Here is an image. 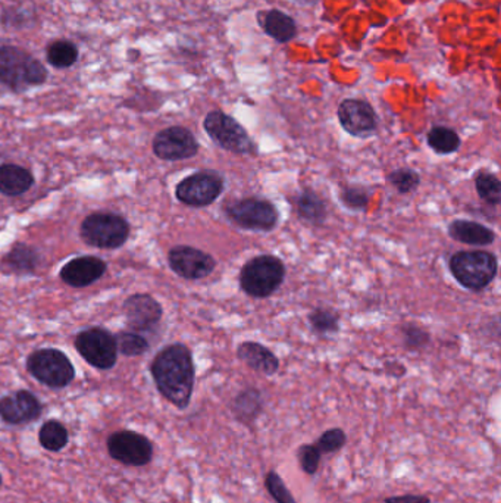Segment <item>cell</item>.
I'll return each mask as SVG.
<instances>
[{
    "label": "cell",
    "mask_w": 501,
    "mask_h": 503,
    "mask_svg": "<svg viewBox=\"0 0 501 503\" xmlns=\"http://www.w3.org/2000/svg\"><path fill=\"white\" fill-rule=\"evenodd\" d=\"M48 69L22 49L0 45V85L15 93L45 85Z\"/></svg>",
    "instance_id": "obj_2"
},
{
    "label": "cell",
    "mask_w": 501,
    "mask_h": 503,
    "mask_svg": "<svg viewBox=\"0 0 501 503\" xmlns=\"http://www.w3.org/2000/svg\"><path fill=\"white\" fill-rule=\"evenodd\" d=\"M106 271V264L94 256H81L65 264L60 278L71 287H87L96 282Z\"/></svg>",
    "instance_id": "obj_17"
},
{
    "label": "cell",
    "mask_w": 501,
    "mask_h": 503,
    "mask_svg": "<svg viewBox=\"0 0 501 503\" xmlns=\"http://www.w3.org/2000/svg\"><path fill=\"white\" fill-rule=\"evenodd\" d=\"M285 266L273 255L250 259L240 273V287L252 298L264 299L275 293L284 282Z\"/></svg>",
    "instance_id": "obj_3"
},
{
    "label": "cell",
    "mask_w": 501,
    "mask_h": 503,
    "mask_svg": "<svg viewBox=\"0 0 501 503\" xmlns=\"http://www.w3.org/2000/svg\"><path fill=\"white\" fill-rule=\"evenodd\" d=\"M152 375L169 402L181 409L187 408L194 387V364L189 347L180 343L165 347L153 361Z\"/></svg>",
    "instance_id": "obj_1"
},
{
    "label": "cell",
    "mask_w": 501,
    "mask_h": 503,
    "mask_svg": "<svg viewBox=\"0 0 501 503\" xmlns=\"http://www.w3.org/2000/svg\"><path fill=\"white\" fill-rule=\"evenodd\" d=\"M262 398L261 393L257 391H246L241 393L236 400L237 414L243 418H253L256 417L257 412L261 411Z\"/></svg>",
    "instance_id": "obj_31"
},
{
    "label": "cell",
    "mask_w": 501,
    "mask_h": 503,
    "mask_svg": "<svg viewBox=\"0 0 501 503\" xmlns=\"http://www.w3.org/2000/svg\"><path fill=\"white\" fill-rule=\"evenodd\" d=\"M265 486L269 493L278 503H297L289 489L285 488L284 481L275 472H269L265 477Z\"/></svg>",
    "instance_id": "obj_33"
},
{
    "label": "cell",
    "mask_w": 501,
    "mask_h": 503,
    "mask_svg": "<svg viewBox=\"0 0 501 503\" xmlns=\"http://www.w3.org/2000/svg\"><path fill=\"white\" fill-rule=\"evenodd\" d=\"M76 351L99 370H109L117 363V340L103 328H89L81 331L76 338Z\"/></svg>",
    "instance_id": "obj_9"
},
{
    "label": "cell",
    "mask_w": 501,
    "mask_h": 503,
    "mask_svg": "<svg viewBox=\"0 0 501 503\" xmlns=\"http://www.w3.org/2000/svg\"><path fill=\"white\" fill-rule=\"evenodd\" d=\"M117 340L118 351L121 354L127 355V356H139V355L145 354L148 349V343L143 336L136 335V333H121Z\"/></svg>",
    "instance_id": "obj_30"
},
{
    "label": "cell",
    "mask_w": 501,
    "mask_h": 503,
    "mask_svg": "<svg viewBox=\"0 0 501 503\" xmlns=\"http://www.w3.org/2000/svg\"><path fill=\"white\" fill-rule=\"evenodd\" d=\"M40 442L49 451H60L68 442V433L58 421H49L41 427Z\"/></svg>",
    "instance_id": "obj_28"
},
{
    "label": "cell",
    "mask_w": 501,
    "mask_h": 503,
    "mask_svg": "<svg viewBox=\"0 0 501 503\" xmlns=\"http://www.w3.org/2000/svg\"><path fill=\"white\" fill-rule=\"evenodd\" d=\"M403 340H405L406 347L421 349L428 345L429 336L428 333L422 330L421 327L406 326L403 328Z\"/></svg>",
    "instance_id": "obj_36"
},
{
    "label": "cell",
    "mask_w": 501,
    "mask_h": 503,
    "mask_svg": "<svg viewBox=\"0 0 501 503\" xmlns=\"http://www.w3.org/2000/svg\"><path fill=\"white\" fill-rule=\"evenodd\" d=\"M0 483H2V479H0Z\"/></svg>",
    "instance_id": "obj_40"
},
{
    "label": "cell",
    "mask_w": 501,
    "mask_h": 503,
    "mask_svg": "<svg viewBox=\"0 0 501 503\" xmlns=\"http://www.w3.org/2000/svg\"><path fill=\"white\" fill-rule=\"evenodd\" d=\"M171 270L187 280H201L212 274L217 262L203 250L192 246H177L168 255Z\"/></svg>",
    "instance_id": "obj_12"
},
{
    "label": "cell",
    "mask_w": 501,
    "mask_h": 503,
    "mask_svg": "<svg viewBox=\"0 0 501 503\" xmlns=\"http://www.w3.org/2000/svg\"><path fill=\"white\" fill-rule=\"evenodd\" d=\"M450 238L456 242L466 245L487 246L496 240V234L488 227L482 226L479 222L456 220L449 226Z\"/></svg>",
    "instance_id": "obj_19"
},
{
    "label": "cell",
    "mask_w": 501,
    "mask_h": 503,
    "mask_svg": "<svg viewBox=\"0 0 501 503\" xmlns=\"http://www.w3.org/2000/svg\"><path fill=\"white\" fill-rule=\"evenodd\" d=\"M257 18H259V24H261L264 31L269 37H273V40L285 43V41H290L296 36V22L287 13L273 9V11H268V13H259Z\"/></svg>",
    "instance_id": "obj_21"
},
{
    "label": "cell",
    "mask_w": 501,
    "mask_h": 503,
    "mask_svg": "<svg viewBox=\"0 0 501 503\" xmlns=\"http://www.w3.org/2000/svg\"><path fill=\"white\" fill-rule=\"evenodd\" d=\"M225 214L237 226L257 231L273 229L278 222L275 206L264 199L247 198L229 202L225 206Z\"/></svg>",
    "instance_id": "obj_8"
},
{
    "label": "cell",
    "mask_w": 501,
    "mask_h": 503,
    "mask_svg": "<svg viewBox=\"0 0 501 503\" xmlns=\"http://www.w3.org/2000/svg\"><path fill=\"white\" fill-rule=\"evenodd\" d=\"M78 48L73 41L57 40L46 49V59L53 68L65 69L73 67L78 61Z\"/></svg>",
    "instance_id": "obj_24"
},
{
    "label": "cell",
    "mask_w": 501,
    "mask_h": 503,
    "mask_svg": "<svg viewBox=\"0 0 501 503\" xmlns=\"http://www.w3.org/2000/svg\"><path fill=\"white\" fill-rule=\"evenodd\" d=\"M206 133L218 146L228 152L238 155H253L256 153V145L249 134L233 117L221 111H212L206 115Z\"/></svg>",
    "instance_id": "obj_6"
},
{
    "label": "cell",
    "mask_w": 501,
    "mask_h": 503,
    "mask_svg": "<svg viewBox=\"0 0 501 503\" xmlns=\"http://www.w3.org/2000/svg\"><path fill=\"white\" fill-rule=\"evenodd\" d=\"M428 145L434 152L449 155L461 148V138L454 130L447 127H434L428 133Z\"/></svg>",
    "instance_id": "obj_25"
},
{
    "label": "cell",
    "mask_w": 501,
    "mask_h": 503,
    "mask_svg": "<svg viewBox=\"0 0 501 503\" xmlns=\"http://www.w3.org/2000/svg\"><path fill=\"white\" fill-rule=\"evenodd\" d=\"M153 152L165 161H183L199 152V143L190 130L184 127H169L162 130L153 139Z\"/></svg>",
    "instance_id": "obj_11"
},
{
    "label": "cell",
    "mask_w": 501,
    "mask_h": 503,
    "mask_svg": "<svg viewBox=\"0 0 501 503\" xmlns=\"http://www.w3.org/2000/svg\"><path fill=\"white\" fill-rule=\"evenodd\" d=\"M300 467L306 474H315L321 463V451L318 449L317 445H303L297 452Z\"/></svg>",
    "instance_id": "obj_34"
},
{
    "label": "cell",
    "mask_w": 501,
    "mask_h": 503,
    "mask_svg": "<svg viewBox=\"0 0 501 503\" xmlns=\"http://www.w3.org/2000/svg\"><path fill=\"white\" fill-rule=\"evenodd\" d=\"M385 503H429V499L426 496L403 495L389 498Z\"/></svg>",
    "instance_id": "obj_38"
},
{
    "label": "cell",
    "mask_w": 501,
    "mask_h": 503,
    "mask_svg": "<svg viewBox=\"0 0 501 503\" xmlns=\"http://www.w3.org/2000/svg\"><path fill=\"white\" fill-rule=\"evenodd\" d=\"M130 224L117 214H93L81 224V238L101 249H117L127 242Z\"/></svg>",
    "instance_id": "obj_5"
},
{
    "label": "cell",
    "mask_w": 501,
    "mask_h": 503,
    "mask_svg": "<svg viewBox=\"0 0 501 503\" xmlns=\"http://www.w3.org/2000/svg\"><path fill=\"white\" fill-rule=\"evenodd\" d=\"M34 177L29 169L15 164L0 166V193L4 196H20L31 189Z\"/></svg>",
    "instance_id": "obj_20"
},
{
    "label": "cell",
    "mask_w": 501,
    "mask_h": 503,
    "mask_svg": "<svg viewBox=\"0 0 501 503\" xmlns=\"http://www.w3.org/2000/svg\"><path fill=\"white\" fill-rule=\"evenodd\" d=\"M337 113L343 129L352 136L368 138L377 130V113L368 102L359 101V99H345L338 106Z\"/></svg>",
    "instance_id": "obj_13"
},
{
    "label": "cell",
    "mask_w": 501,
    "mask_h": 503,
    "mask_svg": "<svg viewBox=\"0 0 501 503\" xmlns=\"http://www.w3.org/2000/svg\"><path fill=\"white\" fill-rule=\"evenodd\" d=\"M40 412V402L30 391H16L0 400V417L11 424L29 423Z\"/></svg>",
    "instance_id": "obj_16"
},
{
    "label": "cell",
    "mask_w": 501,
    "mask_h": 503,
    "mask_svg": "<svg viewBox=\"0 0 501 503\" xmlns=\"http://www.w3.org/2000/svg\"><path fill=\"white\" fill-rule=\"evenodd\" d=\"M389 184L398 190V193H412L413 190L417 189V185L421 183V177L416 171L410 168L394 169L393 173L389 175Z\"/></svg>",
    "instance_id": "obj_29"
},
{
    "label": "cell",
    "mask_w": 501,
    "mask_h": 503,
    "mask_svg": "<svg viewBox=\"0 0 501 503\" xmlns=\"http://www.w3.org/2000/svg\"><path fill=\"white\" fill-rule=\"evenodd\" d=\"M338 321H340L338 315L334 310H327V308H317L309 314L310 327L319 335L337 333L338 327H340Z\"/></svg>",
    "instance_id": "obj_27"
},
{
    "label": "cell",
    "mask_w": 501,
    "mask_h": 503,
    "mask_svg": "<svg viewBox=\"0 0 501 503\" xmlns=\"http://www.w3.org/2000/svg\"><path fill=\"white\" fill-rule=\"evenodd\" d=\"M341 201L350 210H366V206L369 203L368 190L359 187V185H347V187L341 190Z\"/></svg>",
    "instance_id": "obj_32"
},
{
    "label": "cell",
    "mask_w": 501,
    "mask_h": 503,
    "mask_svg": "<svg viewBox=\"0 0 501 503\" xmlns=\"http://www.w3.org/2000/svg\"><path fill=\"white\" fill-rule=\"evenodd\" d=\"M224 190V180L215 173H197L184 178L177 185L175 194L184 205L203 208L219 198Z\"/></svg>",
    "instance_id": "obj_10"
},
{
    "label": "cell",
    "mask_w": 501,
    "mask_h": 503,
    "mask_svg": "<svg viewBox=\"0 0 501 503\" xmlns=\"http://www.w3.org/2000/svg\"><path fill=\"white\" fill-rule=\"evenodd\" d=\"M124 314L133 330L148 331L161 321L162 306L148 294H134L125 301Z\"/></svg>",
    "instance_id": "obj_15"
},
{
    "label": "cell",
    "mask_w": 501,
    "mask_h": 503,
    "mask_svg": "<svg viewBox=\"0 0 501 503\" xmlns=\"http://www.w3.org/2000/svg\"><path fill=\"white\" fill-rule=\"evenodd\" d=\"M237 355L252 370L259 371L262 374L273 375L280 368V361L277 356L261 343H241L237 349Z\"/></svg>",
    "instance_id": "obj_18"
},
{
    "label": "cell",
    "mask_w": 501,
    "mask_h": 503,
    "mask_svg": "<svg viewBox=\"0 0 501 503\" xmlns=\"http://www.w3.org/2000/svg\"><path fill=\"white\" fill-rule=\"evenodd\" d=\"M24 13V9L11 8L4 9V13L0 15V24L11 27V29H24L27 27V21H29V13L20 16Z\"/></svg>",
    "instance_id": "obj_37"
},
{
    "label": "cell",
    "mask_w": 501,
    "mask_h": 503,
    "mask_svg": "<svg viewBox=\"0 0 501 503\" xmlns=\"http://www.w3.org/2000/svg\"><path fill=\"white\" fill-rule=\"evenodd\" d=\"M109 454L120 463L145 465L152 459V445L143 436L122 431L113 435L108 443Z\"/></svg>",
    "instance_id": "obj_14"
},
{
    "label": "cell",
    "mask_w": 501,
    "mask_h": 503,
    "mask_svg": "<svg viewBox=\"0 0 501 503\" xmlns=\"http://www.w3.org/2000/svg\"><path fill=\"white\" fill-rule=\"evenodd\" d=\"M29 371L39 382L46 386H68L76 377L73 364L67 358V355L57 349H41L30 355L27 361Z\"/></svg>",
    "instance_id": "obj_7"
},
{
    "label": "cell",
    "mask_w": 501,
    "mask_h": 503,
    "mask_svg": "<svg viewBox=\"0 0 501 503\" xmlns=\"http://www.w3.org/2000/svg\"><path fill=\"white\" fill-rule=\"evenodd\" d=\"M93 2H99V0H93Z\"/></svg>",
    "instance_id": "obj_39"
},
{
    "label": "cell",
    "mask_w": 501,
    "mask_h": 503,
    "mask_svg": "<svg viewBox=\"0 0 501 503\" xmlns=\"http://www.w3.org/2000/svg\"><path fill=\"white\" fill-rule=\"evenodd\" d=\"M39 265V254L27 245L13 246L11 252L2 261V268L6 273L29 274Z\"/></svg>",
    "instance_id": "obj_22"
},
{
    "label": "cell",
    "mask_w": 501,
    "mask_h": 503,
    "mask_svg": "<svg viewBox=\"0 0 501 503\" xmlns=\"http://www.w3.org/2000/svg\"><path fill=\"white\" fill-rule=\"evenodd\" d=\"M475 187L482 201L488 205L497 206L501 202V184L491 173H479L475 178Z\"/></svg>",
    "instance_id": "obj_26"
},
{
    "label": "cell",
    "mask_w": 501,
    "mask_h": 503,
    "mask_svg": "<svg viewBox=\"0 0 501 503\" xmlns=\"http://www.w3.org/2000/svg\"><path fill=\"white\" fill-rule=\"evenodd\" d=\"M344 445V431L340 430V428H333V430L325 431L324 435L318 440L317 447L321 451V454H333V452L340 451Z\"/></svg>",
    "instance_id": "obj_35"
},
{
    "label": "cell",
    "mask_w": 501,
    "mask_h": 503,
    "mask_svg": "<svg viewBox=\"0 0 501 503\" xmlns=\"http://www.w3.org/2000/svg\"><path fill=\"white\" fill-rule=\"evenodd\" d=\"M450 271L465 289H486L497 274V258L484 250L459 252L450 259Z\"/></svg>",
    "instance_id": "obj_4"
},
{
    "label": "cell",
    "mask_w": 501,
    "mask_h": 503,
    "mask_svg": "<svg viewBox=\"0 0 501 503\" xmlns=\"http://www.w3.org/2000/svg\"><path fill=\"white\" fill-rule=\"evenodd\" d=\"M297 212L313 226H321L327 218V206L312 190H303L296 201Z\"/></svg>",
    "instance_id": "obj_23"
}]
</instances>
